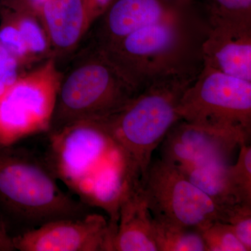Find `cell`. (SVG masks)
<instances>
[{"mask_svg": "<svg viewBox=\"0 0 251 251\" xmlns=\"http://www.w3.org/2000/svg\"><path fill=\"white\" fill-rule=\"evenodd\" d=\"M190 5L176 0H112L99 18L95 45L105 48L133 31L161 22Z\"/></svg>", "mask_w": 251, "mask_h": 251, "instance_id": "obj_12", "label": "cell"}, {"mask_svg": "<svg viewBox=\"0 0 251 251\" xmlns=\"http://www.w3.org/2000/svg\"><path fill=\"white\" fill-rule=\"evenodd\" d=\"M62 75L57 60L50 57L0 94V145L49 133Z\"/></svg>", "mask_w": 251, "mask_h": 251, "instance_id": "obj_6", "label": "cell"}, {"mask_svg": "<svg viewBox=\"0 0 251 251\" xmlns=\"http://www.w3.org/2000/svg\"><path fill=\"white\" fill-rule=\"evenodd\" d=\"M117 229L100 214L62 219L13 237L16 251H113Z\"/></svg>", "mask_w": 251, "mask_h": 251, "instance_id": "obj_9", "label": "cell"}, {"mask_svg": "<svg viewBox=\"0 0 251 251\" xmlns=\"http://www.w3.org/2000/svg\"><path fill=\"white\" fill-rule=\"evenodd\" d=\"M16 251L13 236L9 233L2 215L0 212V251Z\"/></svg>", "mask_w": 251, "mask_h": 251, "instance_id": "obj_24", "label": "cell"}, {"mask_svg": "<svg viewBox=\"0 0 251 251\" xmlns=\"http://www.w3.org/2000/svg\"><path fill=\"white\" fill-rule=\"evenodd\" d=\"M35 9L56 60L76 49L92 25L82 0H47Z\"/></svg>", "mask_w": 251, "mask_h": 251, "instance_id": "obj_13", "label": "cell"}, {"mask_svg": "<svg viewBox=\"0 0 251 251\" xmlns=\"http://www.w3.org/2000/svg\"><path fill=\"white\" fill-rule=\"evenodd\" d=\"M200 71L157 79L120 111L99 120L121 151L135 181L143 182L153 151L181 120L176 112L178 104Z\"/></svg>", "mask_w": 251, "mask_h": 251, "instance_id": "obj_1", "label": "cell"}, {"mask_svg": "<svg viewBox=\"0 0 251 251\" xmlns=\"http://www.w3.org/2000/svg\"><path fill=\"white\" fill-rule=\"evenodd\" d=\"M176 1H179L181 4L191 5L193 0H176Z\"/></svg>", "mask_w": 251, "mask_h": 251, "instance_id": "obj_26", "label": "cell"}, {"mask_svg": "<svg viewBox=\"0 0 251 251\" xmlns=\"http://www.w3.org/2000/svg\"><path fill=\"white\" fill-rule=\"evenodd\" d=\"M161 144V160L177 169L211 163H229L240 143L230 135L179 120Z\"/></svg>", "mask_w": 251, "mask_h": 251, "instance_id": "obj_10", "label": "cell"}, {"mask_svg": "<svg viewBox=\"0 0 251 251\" xmlns=\"http://www.w3.org/2000/svg\"><path fill=\"white\" fill-rule=\"evenodd\" d=\"M202 65L251 82V24L208 20Z\"/></svg>", "mask_w": 251, "mask_h": 251, "instance_id": "obj_11", "label": "cell"}, {"mask_svg": "<svg viewBox=\"0 0 251 251\" xmlns=\"http://www.w3.org/2000/svg\"><path fill=\"white\" fill-rule=\"evenodd\" d=\"M46 1H47V0H28V1L32 5L33 7H34V9H36L38 6H40L41 4L45 2Z\"/></svg>", "mask_w": 251, "mask_h": 251, "instance_id": "obj_25", "label": "cell"}, {"mask_svg": "<svg viewBox=\"0 0 251 251\" xmlns=\"http://www.w3.org/2000/svg\"><path fill=\"white\" fill-rule=\"evenodd\" d=\"M222 222L229 224L247 251H251V204H237L224 213Z\"/></svg>", "mask_w": 251, "mask_h": 251, "instance_id": "obj_21", "label": "cell"}, {"mask_svg": "<svg viewBox=\"0 0 251 251\" xmlns=\"http://www.w3.org/2000/svg\"><path fill=\"white\" fill-rule=\"evenodd\" d=\"M206 251H247L229 224L215 221L200 231Z\"/></svg>", "mask_w": 251, "mask_h": 251, "instance_id": "obj_20", "label": "cell"}, {"mask_svg": "<svg viewBox=\"0 0 251 251\" xmlns=\"http://www.w3.org/2000/svg\"><path fill=\"white\" fill-rule=\"evenodd\" d=\"M180 120L230 135L241 145L251 135V82L203 66L185 91L177 108Z\"/></svg>", "mask_w": 251, "mask_h": 251, "instance_id": "obj_5", "label": "cell"}, {"mask_svg": "<svg viewBox=\"0 0 251 251\" xmlns=\"http://www.w3.org/2000/svg\"><path fill=\"white\" fill-rule=\"evenodd\" d=\"M22 64L0 44V94L25 72Z\"/></svg>", "mask_w": 251, "mask_h": 251, "instance_id": "obj_22", "label": "cell"}, {"mask_svg": "<svg viewBox=\"0 0 251 251\" xmlns=\"http://www.w3.org/2000/svg\"><path fill=\"white\" fill-rule=\"evenodd\" d=\"M153 225L158 251H206L202 235L198 229L153 219Z\"/></svg>", "mask_w": 251, "mask_h": 251, "instance_id": "obj_17", "label": "cell"}, {"mask_svg": "<svg viewBox=\"0 0 251 251\" xmlns=\"http://www.w3.org/2000/svg\"><path fill=\"white\" fill-rule=\"evenodd\" d=\"M227 176L238 201L251 204V147L243 143L239 146L237 163L227 166Z\"/></svg>", "mask_w": 251, "mask_h": 251, "instance_id": "obj_18", "label": "cell"}, {"mask_svg": "<svg viewBox=\"0 0 251 251\" xmlns=\"http://www.w3.org/2000/svg\"><path fill=\"white\" fill-rule=\"evenodd\" d=\"M113 251H158L153 218L140 182L133 181L120 204Z\"/></svg>", "mask_w": 251, "mask_h": 251, "instance_id": "obj_14", "label": "cell"}, {"mask_svg": "<svg viewBox=\"0 0 251 251\" xmlns=\"http://www.w3.org/2000/svg\"><path fill=\"white\" fill-rule=\"evenodd\" d=\"M229 163H217L179 170L193 184L205 193L215 203L221 213V221L226 211L238 201L227 176Z\"/></svg>", "mask_w": 251, "mask_h": 251, "instance_id": "obj_16", "label": "cell"}, {"mask_svg": "<svg viewBox=\"0 0 251 251\" xmlns=\"http://www.w3.org/2000/svg\"><path fill=\"white\" fill-rule=\"evenodd\" d=\"M112 0H82L92 25L103 14Z\"/></svg>", "mask_w": 251, "mask_h": 251, "instance_id": "obj_23", "label": "cell"}, {"mask_svg": "<svg viewBox=\"0 0 251 251\" xmlns=\"http://www.w3.org/2000/svg\"><path fill=\"white\" fill-rule=\"evenodd\" d=\"M141 185L153 219L198 231L221 221L212 200L163 160L151 162Z\"/></svg>", "mask_w": 251, "mask_h": 251, "instance_id": "obj_7", "label": "cell"}, {"mask_svg": "<svg viewBox=\"0 0 251 251\" xmlns=\"http://www.w3.org/2000/svg\"><path fill=\"white\" fill-rule=\"evenodd\" d=\"M188 7L99 48L139 91L157 79L200 70L203 39L196 36Z\"/></svg>", "mask_w": 251, "mask_h": 251, "instance_id": "obj_3", "label": "cell"}, {"mask_svg": "<svg viewBox=\"0 0 251 251\" xmlns=\"http://www.w3.org/2000/svg\"><path fill=\"white\" fill-rule=\"evenodd\" d=\"M208 20L251 24V0H203Z\"/></svg>", "mask_w": 251, "mask_h": 251, "instance_id": "obj_19", "label": "cell"}, {"mask_svg": "<svg viewBox=\"0 0 251 251\" xmlns=\"http://www.w3.org/2000/svg\"><path fill=\"white\" fill-rule=\"evenodd\" d=\"M140 91L94 44L62 75L49 133L120 111Z\"/></svg>", "mask_w": 251, "mask_h": 251, "instance_id": "obj_4", "label": "cell"}, {"mask_svg": "<svg viewBox=\"0 0 251 251\" xmlns=\"http://www.w3.org/2000/svg\"><path fill=\"white\" fill-rule=\"evenodd\" d=\"M0 16L17 31L33 62L52 57L40 18L28 0H0Z\"/></svg>", "mask_w": 251, "mask_h": 251, "instance_id": "obj_15", "label": "cell"}, {"mask_svg": "<svg viewBox=\"0 0 251 251\" xmlns=\"http://www.w3.org/2000/svg\"><path fill=\"white\" fill-rule=\"evenodd\" d=\"M49 134L44 159L72 191L120 151L99 120L75 122Z\"/></svg>", "mask_w": 251, "mask_h": 251, "instance_id": "obj_8", "label": "cell"}, {"mask_svg": "<svg viewBox=\"0 0 251 251\" xmlns=\"http://www.w3.org/2000/svg\"><path fill=\"white\" fill-rule=\"evenodd\" d=\"M57 180L45 159L15 145H0V212L18 226V234L90 213V206L64 193Z\"/></svg>", "mask_w": 251, "mask_h": 251, "instance_id": "obj_2", "label": "cell"}]
</instances>
